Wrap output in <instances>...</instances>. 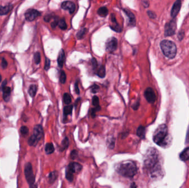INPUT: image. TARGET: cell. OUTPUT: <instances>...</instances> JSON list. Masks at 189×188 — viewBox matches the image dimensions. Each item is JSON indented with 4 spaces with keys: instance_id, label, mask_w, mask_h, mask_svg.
I'll return each instance as SVG.
<instances>
[{
    "instance_id": "1",
    "label": "cell",
    "mask_w": 189,
    "mask_h": 188,
    "mask_svg": "<svg viewBox=\"0 0 189 188\" xmlns=\"http://www.w3.org/2000/svg\"><path fill=\"white\" fill-rule=\"evenodd\" d=\"M144 166L145 169L153 177H154L156 173H159L160 169L159 163V154L157 150L151 148L147 151L144 159Z\"/></svg>"
},
{
    "instance_id": "2",
    "label": "cell",
    "mask_w": 189,
    "mask_h": 188,
    "mask_svg": "<svg viewBox=\"0 0 189 188\" xmlns=\"http://www.w3.org/2000/svg\"><path fill=\"white\" fill-rule=\"evenodd\" d=\"M115 169L119 174L126 178H133L138 171L136 164L131 161L119 163L116 166Z\"/></svg>"
},
{
    "instance_id": "3",
    "label": "cell",
    "mask_w": 189,
    "mask_h": 188,
    "mask_svg": "<svg viewBox=\"0 0 189 188\" xmlns=\"http://www.w3.org/2000/svg\"><path fill=\"white\" fill-rule=\"evenodd\" d=\"M160 47L164 55L169 59H173L177 55V47L172 41L164 40L160 43Z\"/></svg>"
},
{
    "instance_id": "4",
    "label": "cell",
    "mask_w": 189,
    "mask_h": 188,
    "mask_svg": "<svg viewBox=\"0 0 189 188\" xmlns=\"http://www.w3.org/2000/svg\"><path fill=\"white\" fill-rule=\"evenodd\" d=\"M167 136V126L165 124H162L156 130L153 136V141L156 145L163 146L165 144V141Z\"/></svg>"
},
{
    "instance_id": "5",
    "label": "cell",
    "mask_w": 189,
    "mask_h": 188,
    "mask_svg": "<svg viewBox=\"0 0 189 188\" xmlns=\"http://www.w3.org/2000/svg\"><path fill=\"white\" fill-rule=\"evenodd\" d=\"M44 135L43 127L41 125H35L33 128V135L30 137L28 140V144L30 146H35L38 144V142L41 140Z\"/></svg>"
},
{
    "instance_id": "6",
    "label": "cell",
    "mask_w": 189,
    "mask_h": 188,
    "mask_svg": "<svg viewBox=\"0 0 189 188\" xmlns=\"http://www.w3.org/2000/svg\"><path fill=\"white\" fill-rule=\"evenodd\" d=\"M25 179L28 183L30 185V188H32L35 185V176L34 175L32 166L30 163H27L25 167Z\"/></svg>"
},
{
    "instance_id": "7",
    "label": "cell",
    "mask_w": 189,
    "mask_h": 188,
    "mask_svg": "<svg viewBox=\"0 0 189 188\" xmlns=\"http://www.w3.org/2000/svg\"><path fill=\"white\" fill-rule=\"evenodd\" d=\"M177 29V23L175 18H173L170 22L167 23L165 26V35L171 36L175 34Z\"/></svg>"
},
{
    "instance_id": "8",
    "label": "cell",
    "mask_w": 189,
    "mask_h": 188,
    "mask_svg": "<svg viewBox=\"0 0 189 188\" xmlns=\"http://www.w3.org/2000/svg\"><path fill=\"white\" fill-rule=\"evenodd\" d=\"M117 39L114 37L108 39L106 43V50L109 52H113L117 48Z\"/></svg>"
},
{
    "instance_id": "9",
    "label": "cell",
    "mask_w": 189,
    "mask_h": 188,
    "mask_svg": "<svg viewBox=\"0 0 189 188\" xmlns=\"http://www.w3.org/2000/svg\"><path fill=\"white\" fill-rule=\"evenodd\" d=\"M41 15V12L35 9H30L27 10L25 13V19L28 21H33L36 18Z\"/></svg>"
},
{
    "instance_id": "10",
    "label": "cell",
    "mask_w": 189,
    "mask_h": 188,
    "mask_svg": "<svg viewBox=\"0 0 189 188\" xmlns=\"http://www.w3.org/2000/svg\"><path fill=\"white\" fill-rule=\"evenodd\" d=\"M144 97L149 103H154L156 100V95L151 88H147L144 92Z\"/></svg>"
},
{
    "instance_id": "11",
    "label": "cell",
    "mask_w": 189,
    "mask_h": 188,
    "mask_svg": "<svg viewBox=\"0 0 189 188\" xmlns=\"http://www.w3.org/2000/svg\"><path fill=\"white\" fill-rule=\"evenodd\" d=\"M67 169L70 171L73 174L79 173L83 169V166L77 162H71L69 164Z\"/></svg>"
},
{
    "instance_id": "12",
    "label": "cell",
    "mask_w": 189,
    "mask_h": 188,
    "mask_svg": "<svg viewBox=\"0 0 189 188\" xmlns=\"http://www.w3.org/2000/svg\"><path fill=\"white\" fill-rule=\"evenodd\" d=\"M61 7L65 10H68L69 13L72 14L75 10V4L72 1H64L61 4Z\"/></svg>"
},
{
    "instance_id": "13",
    "label": "cell",
    "mask_w": 189,
    "mask_h": 188,
    "mask_svg": "<svg viewBox=\"0 0 189 188\" xmlns=\"http://www.w3.org/2000/svg\"><path fill=\"white\" fill-rule=\"evenodd\" d=\"M181 6V2L180 0L177 1L174 4H173L172 11H171V16L173 18H175L177 14L179 13Z\"/></svg>"
},
{
    "instance_id": "14",
    "label": "cell",
    "mask_w": 189,
    "mask_h": 188,
    "mask_svg": "<svg viewBox=\"0 0 189 188\" xmlns=\"http://www.w3.org/2000/svg\"><path fill=\"white\" fill-rule=\"evenodd\" d=\"M111 22L112 23V26H110V27L112 29H113L114 31L116 32H122V28L118 24L117 22L116 21V19L115 18V16L114 14H112L111 16Z\"/></svg>"
},
{
    "instance_id": "15",
    "label": "cell",
    "mask_w": 189,
    "mask_h": 188,
    "mask_svg": "<svg viewBox=\"0 0 189 188\" xmlns=\"http://www.w3.org/2000/svg\"><path fill=\"white\" fill-rule=\"evenodd\" d=\"M123 11L125 13L127 17L129 18V23L130 25L132 26H135V16L133 14V13L131 12L130 11L128 10L127 9H123Z\"/></svg>"
},
{
    "instance_id": "16",
    "label": "cell",
    "mask_w": 189,
    "mask_h": 188,
    "mask_svg": "<svg viewBox=\"0 0 189 188\" xmlns=\"http://www.w3.org/2000/svg\"><path fill=\"white\" fill-rule=\"evenodd\" d=\"M65 52L63 49H61L59 51L58 57V64L60 68L63 67V65L65 62Z\"/></svg>"
},
{
    "instance_id": "17",
    "label": "cell",
    "mask_w": 189,
    "mask_h": 188,
    "mask_svg": "<svg viewBox=\"0 0 189 188\" xmlns=\"http://www.w3.org/2000/svg\"><path fill=\"white\" fill-rule=\"evenodd\" d=\"M3 92H4V94H3V98L4 100V101L6 102H9L10 99V95H11V90L9 87L5 86L4 87L2 88Z\"/></svg>"
},
{
    "instance_id": "18",
    "label": "cell",
    "mask_w": 189,
    "mask_h": 188,
    "mask_svg": "<svg viewBox=\"0 0 189 188\" xmlns=\"http://www.w3.org/2000/svg\"><path fill=\"white\" fill-rule=\"evenodd\" d=\"M58 171H53L51 172L48 176V181L50 184L54 183L55 180L58 178Z\"/></svg>"
},
{
    "instance_id": "19",
    "label": "cell",
    "mask_w": 189,
    "mask_h": 188,
    "mask_svg": "<svg viewBox=\"0 0 189 188\" xmlns=\"http://www.w3.org/2000/svg\"><path fill=\"white\" fill-rule=\"evenodd\" d=\"M12 6L11 4H9L5 6H0V15L3 16L7 14L12 9Z\"/></svg>"
},
{
    "instance_id": "20",
    "label": "cell",
    "mask_w": 189,
    "mask_h": 188,
    "mask_svg": "<svg viewBox=\"0 0 189 188\" xmlns=\"http://www.w3.org/2000/svg\"><path fill=\"white\" fill-rule=\"evenodd\" d=\"M180 158L183 161H186L189 159V147H187L182 151L180 154Z\"/></svg>"
},
{
    "instance_id": "21",
    "label": "cell",
    "mask_w": 189,
    "mask_h": 188,
    "mask_svg": "<svg viewBox=\"0 0 189 188\" xmlns=\"http://www.w3.org/2000/svg\"><path fill=\"white\" fill-rule=\"evenodd\" d=\"M69 146V140L67 137H65L63 140L62 142L60 148V151L63 152L64 151L67 150L68 147Z\"/></svg>"
},
{
    "instance_id": "22",
    "label": "cell",
    "mask_w": 189,
    "mask_h": 188,
    "mask_svg": "<svg viewBox=\"0 0 189 188\" xmlns=\"http://www.w3.org/2000/svg\"><path fill=\"white\" fill-rule=\"evenodd\" d=\"M137 135L140 138L144 139L146 135V128L143 126H139L137 130Z\"/></svg>"
},
{
    "instance_id": "23",
    "label": "cell",
    "mask_w": 189,
    "mask_h": 188,
    "mask_svg": "<svg viewBox=\"0 0 189 188\" xmlns=\"http://www.w3.org/2000/svg\"><path fill=\"white\" fill-rule=\"evenodd\" d=\"M54 147L52 143H47L45 147V151L47 154H51L54 152Z\"/></svg>"
},
{
    "instance_id": "24",
    "label": "cell",
    "mask_w": 189,
    "mask_h": 188,
    "mask_svg": "<svg viewBox=\"0 0 189 188\" xmlns=\"http://www.w3.org/2000/svg\"><path fill=\"white\" fill-rule=\"evenodd\" d=\"M97 13L101 17H106L109 13V10L106 7H101L98 9Z\"/></svg>"
},
{
    "instance_id": "25",
    "label": "cell",
    "mask_w": 189,
    "mask_h": 188,
    "mask_svg": "<svg viewBox=\"0 0 189 188\" xmlns=\"http://www.w3.org/2000/svg\"><path fill=\"white\" fill-rule=\"evenodd\" d=\"M97 75L100 78H104L106 75V69L105 66L103 65H101V66L99 67L98 71H97Z\"/></svg>"
},
{
    "instance_id": "26",
    "label": "cell",
    "mask_w": 189,
    "mask_h": 188,
    "mask_svg": "<svg viewBox=\"0 0 189 188\" xmlns=\"http://www.w3.org/2000/svg\"><path fill=\"white\" fill-rule=\"evenodd\" d=\"M37 90V87L36 85H30L29 90H28V93H29L30 96L31 97H34L36 94Z\"/></svg>"
},
{
    "instance_id": "27",
    "label": "cell",
    "mask_w": 189,
    "mask_h": 188,
    "mask_svg": "<svg viewBox=\"0 0 189 188\" xmlns=\"http://www.w3.org/2000/svg\"><path fill=\"white\" fill-rule=\"evenodd\" d=\"M72 105H67L64 108V115L67 116L68 115H71L72 111Z\"/></svg>"
},
{
    "instance_id": "28",
    "label": "cell",
    "mask_w": 189,
    "mask_h": 188,
    "mask_svg": "<svg viewBox=\"0 0 189 188\" xmlns=\"http://www.w3.org/2000/svg\"><path fill=\"white\" fill-rule=\"evenodd\" d=\"M58 26L62 30H65L67 29V24L66 23L65 19L64 18H62L59 20Z\"/></svg>"
},
{
    "instance_id": "29",
    "label": "cell",
    "mask_w": 189,
    "mask_h": 188,
    "mask_svg": "<svg viewBox=\"0 0 189 188\" xmlns=\"http://www.w3.org/2000/svg\"><path fill=\"white\" fill-rule=\"evenodd\" d=\"M87 29L86 28H83L81 30L78 32V33L76 34V37L78 39H81L83 38L85 36V35L86 33Z\"/></svg>"
},
{
    "instance_id": "30",
    "label": "cell",
    "mask_w": 189,
    "mask_h": 188,
    "mask_svg": "<svg viewBox=\"0 0 189 188\" xmlns=\"http://www.w3.org/2000/svg\"><path fill=\"white\" fill-rule=\"evenodd\" d=\"M63 100L65 104L69 105L72 102V98L69 94L67 93H65L63 95Z\"/></svg>"
},
{
    "instance_id": "31",
    "label": "cell",
    "mask_w": 189,
    "mask_h": 188,
    "mask_svg": "<svg viewBox=\"0 0 189 188\" xmlns=\"http://www.w3.org/2000/svg\"><path fill=\"white\" fill-rule=\"evenodd\" d=\"M66 79H67V76H66L65 72L64 71H61L60 75V80H59L60 82L62 84H64L66 82Z\"/></svg>"
},
{
    "instance_id": "32",
    "label": "cell",
    "mask_w": 189,
    "mask_h": 188,
    "mask_svg": "<svg viewBox=\"0 0 189 188\" xmlns=\"http://www.w3.org/2000/svg\"><path fill=\"white\" fill-rule=\"evenodd\" d=\"M20 132L23 136H25L28 134L29 129L26 126H22L20 128Z\"/></svg>"
},
{
    "instance_id": "33",
    "label": "cell",
    "mask_w": 189,
    "mask_h": 188,
    "mask_svg": "<svg viewBox=\"0 0 189 188\" xmlns=\"http://www.w3.org/2000/svg\"><path fill=\"white\" fill-rule=\"evenodd\" d=\"M101 108L100 106L98 105L96 107H95L94 108H92L90 111V114L91 116L93 117V118H95L96 116V111H99L100 110Z\"/></svg>"
},
{
    "instance_id": "34",
    "label": "cell",
    "mask_w": 189,
    "mask_h": 188,
    "mask_svg": "<svg viewBox=\"0 0 189 188\" xmlns=\"http://www.w3.org/2000/svg\"><path fill=\"white\" fill-rule=\"evenodd\" d=\"M34 60L36 64H39L40 63L41 58V54L39 52H37L36 53H35L34 56Z\"/></svg>"
},
{
    "instance_id": "35",
    "label": "cell",
    "mask_w": 189,
    "mask_h": 188,
    "mask_svg": "<svg viewBox=\"0 0 189 188\" xmlns=\"http://www.w3.org/2000/svg\"><path fill=\"white\" fill-rule=\"evenodd\" d=\"M92 101H93V105L95 106V107H96L97 106H98V105H99V99L96 95L93 97Z\"/></svg>"
},
{
    "instance_id": "36",
    "label": "cell",
    "mask_w": 189,
    "mask_h": 188,
    "mask_svg": "<svg viewBox=\"0 0 189 188\" xmlns=\"http://www.w3.org/2000/svg\"><path fill=\"white\" fill-rule=\"evenodd\" d=\"M90 90L91 93H96L99 90V87L98 85H97L96 84H94L93 85H92L90 87Z\"/></svg>"
},
{
    "instance_id": "37",
    "label": "cell",
    "mask_w": 189,
    "mask_h": 188,
    "mask_svg": "<svg viewBox=\"0 0 189 188\" xmlns=\"http://www.w3.org/2000/svg\"><path fill=\"white\" fill-rule=\"evenodd\" d=\"M59 19H58V17L54 18V21L53 22L51 23V28H52L53 29H54V28H55V27H56V26L58 24V23H59Z\"/></svg>"
},
{
    "instance_id": "38",
    "label": "cell",
    "mask_w": 189,
    "mask_h": 188,
    "mask_svg": "<svg viewBox=\"0 0 189 188\" xmlns=\"http://www.w3.org/2000/svg\"><path fill=\"white\" fill-rule=\"evenodd\" d=\"M50 66H51V61L50 60L46 57V62H45V66H44V69L48 71L49 68H50Z\"/></svg>"
},
{
    "instance_id": "39",
    "label": "cell",
    "mask_w": 189,
    "mask_h": 188,
    "mask_svg": "<svg viewBox=\"0 0 189 188\" xmlns=\"http://www.w3.org/2000/svg\"><path fill=\"white\" fill-rule=\"evenodd\" d=\"M78 156V152L76 150H72L70 154V157L72 159H75Z\"/></svg>"
},
{
    "instance_id": "40",
    "label": "cell",
    "mask_w": 189,
    "mask_h": 188,
    "mask_svg": "<svg viewBox=\"0 0 189 188\" xmlns=\"http://www.w3.org/2000/svg\"><path fill=\"white\" fill-rule=\"evenodd\" d=\"M7 65H8V63H7V61L5 60V59L3 58V59H2V63H1V66H2V68H6V67H7Z\"/></svg>"
},
{
    "instance_id": "41",
    "label": "cell",
    "mask_w": 189,
    "mask_h": 188,
    "mask_svg": "<svg viewBox=\"0 0 189 188\" xmlns=\"http://www.w3.org/2000/svg\"><path fill=\"white\" fill-rule=\"evenodd\" d=\"M147 13H148V15L149 16V17H150L151 18H156V14L154 12H153L152 11H148L147 12Z\"/></svg>"
},
{
    "instance_id": "42",
    "label": "cell",
    "mask_w": 189,
    "mask_h": 188,
    "mask_svg": "<svg viewBox=\"0 0 189 188\" xmlns=\"http://www.w3.org/2000/svg\"><path fill=\"white\" fill-rule=\"evenodd\" d=\"M91 62L93 64V69H96L97 67V61L95 59L93 58L91 60Z\"/></svg>"
},
{
    "instance_id": "43",
    "label": "cell",
    "mask_w": 189,
    "mask_h": 188,
    "mask_svg": "<svg viewBox=\"0 0 189 188\" xmlns=\"http://www.w3.org/2000/svg\"><path fill=\"white\" fill-rule=\"evenodd\" d=\"M75 90L76 93L79 94V93H80V90H79V87H78V81L76 82L75 84Z\"/></svg>"
},
{
    "instance_id": "44",
    "label": "cell",
    "mask_w": 189,
    "mask_h": 188,
    "mask_svg": "<svg viewBox=\"0 0 189 188\" xmlns=\"http://www.w3.org/2000/svg\"><path fill=\"white\" fill-rule=\"evenodd\" d=\"M51 14H48V15H46V16L44 18V20L46 22H49L51 21Z\"/></svg>"
},
{
    "instance_id": "45",
    "label": "cell",
    "mask_w": 189,
    "mask_h": 188,
    "mask_svg": "<svg viewBox=\"0 0 189 188\" xmlns=\"http://www.w3.org/2000/svg\"><path fill=\"white\" fill-rule=\"evenodd\" d=\"M184 32L180 31L178 34V38L180 39V40H181V39L184 38Z\"/></svg>"
},
{
    "instance_id": "46",
    "label": "cell",
    "mask_w": 189,
    "mask_h": 188,
    "mask_svg": "<svg viewBox=\"0 0 189 188\" xmlns=\"http://www.w3.org/2000/svg\"><path fill=\"white\" fill-rule=\"evenodd\" d=\"M139 106V102H137L136 103L134 104L132 106V108H133V109L135 110H137Z\"/></svg>"
},
{
    "instance_id": "47",
    "label": "cell",
    "mask_w": 189,
    "mask_h": 188,
    "mask_svg": "<svg viewBox=\"0 0 189 188\" xmlns=\"http://www.w3.org/2000/svg\"><path fill=\"white\" fill-rule=\"evenodd\" d=\"M143 3L145 7H148L149 6V2L148 1H143Z\"/></svg>"
},
{
    "instance_id": "48",
    "label": "cell",
    "mask_w": 189,
    "mask_h": 188,
    "mask_svg": "<svg viewBox=\"0 0 189 188\" xmlns=\"http://www.w3.org/2000/svg\"><path fill=\"white\" fill-rule=\"evenodd\" d=\"M130 188H137V185L135 183H132V184L130 185Z\"/></svg>"
},
{
    "instance_id": "49",
    "label": "cell",
    "mask_w": 189,
    "mask_h": 188,
    "mask_svg": "<svg viewBox=\"0 0 189 188\" xmlns=\"http://www.w3.org/2000/svg\"><path fill=\"white\" fill-rule=\"evenodd\" d=\"M1 80H2V77H1V75H0V82L1 81Z\"/></svg>"
},
{
    "instance_id": "50",
    "label": "cell",
    "mask_w": 189,
    "mask_h": 188,
    "mask_svg": "<svg viewBox=\"0 0 189 188\" xmlns=\"http://www.w3.org/2000/svg\"><path fill=\"white\" fill-rule=\"evenodd\" d=\"M0 122H1V119H0Z\"/></svg>"
}]
</instances>
